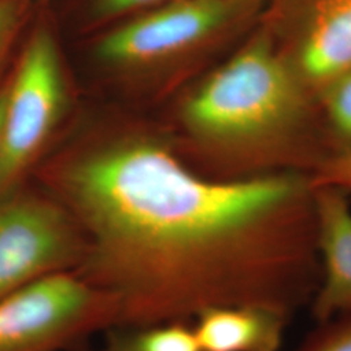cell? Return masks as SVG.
Returning <instances> with one entry per match:
<instances>
[{
  "instance_id": "cell-15",
  "label": "cell",
  "mask_w": 351,
  "mask_h": 351,
  "mask_svg": "<svg viewBox=\"0 0 351 351\" xmlns=\"http://www.w3.org/2000/svg\"><path fill=\"white\" fill-rule=\"evenodd\" d=\"M158 1L160 0H97L95 14L99 19H112L114 16L132 12Z\"/></svg>"
},
{
  "instance_id": "cell-8",
  "label": "cell",
  "mask_w": 351,
  "mask_h": 351,
  "mask_svg": "<svg viewBox=\"0 0 351 351\" xmlns=\"http://www.w3.org/2000/svg\"><path fill=\"white\" fill-rule=\"evenodd\" d=\"M314 206L322 280L308 307L319 324L351 313L349 193L336 186H314Z\"/></svg>"
},
{
  "instance_id": "cell-1",
  "label": "cell",
  "mask_w": 351,
  "mask_h": 351,
  "mask_svg": "<svg viewBox=\"0 0 351 351\" xmlns=\"http://www.w3.org/2000/svg\"><path fill=\"white\" fill-rule=\"evenodd\" d=\"M52 189L88 239L75 272L116 300V326L229 306L290 320L320 285L310 176L215 180L132 142L71 165Z\"/></svg>"
},
{
  "instance_id": "cell-13",
  "label": "cell",
  "mask_w": 351,
  "mask_h": 351,
  "mask_svg": "<svg viewBox=\"0 0 351 351\" xmlns=\"http://www.w3.org/2000/svg\"><path fill=\"white\" fill-rule=\"evenodd\" d=\"M313 186H336L351 191V152L339 151L311 175Z\"/></svg>"
},
{
  "instance_id": "cell-6",
  "label": "cell",
  "mask_w": 351,
  "mask_h": 351,
  "mask_svg": "<svg viewBox=\"0 0 351 351\" xmlns=\"http://www.w3.org/2000/svg\"><path fill=\"white\" fill-rule=\"evenodd\" d=\"M64 80L55 39L39 29L29 40L7 101L0 138V201L36 156L63 110Z\"/></svg>"
},
{
  "instance_id": "cell-9",
  "label": "cell",
  "mask_w": 351,
  "mask_h": 351,
  "mask_svg": "<svg viewBox=\"0 0 351 351\" xmlns=\"http://www.w3.org/2000/svg\"><path fill=\"white\" fill-rule=\"evenodd\" d=\"M289 319L252 306L210 308L193 320L202 351H278Z\"/></svg>"
},
{
  "instance_id": "cell-2",
  "label": "cell",
  "mask_w": 351,
  "mask_h": 351,
  "mask_svg": "<svg viewBox=\"0 0 351 351\" xmlns=\"http://www.w3.org/2000/svg\"><path fill=\"white\" fill-rule=\"evenodd\" d=\"M181 121L224 180L311 176L339 152L319 97L261 24L189 94Z\"/></svg>"
},
{
  "instance_id": "cell-14",
  "label": "cell",
  "mask_w": 351,
  "mask_h": 351,
  "mask_svg": "<svg viewBox=\"0 0 351 351\" xmlns=\"http://www.w3.org/2000/svg\"><path fill=\"white\" fill-rule=\"evenodd\" d=\"M20 0H0V53L8 45L21 17Z\"/></svg>"
},
{
  "instance_id": "cell-7",
  "label": "cell",
  "mask_w": 351,
  "mask_h": 351,
  "mask_svg": "<svg viewBox=\"0 0 351 351\" xmlns=\"http://www.w3.org/2000/svg\"><path fill=\"white\" fill-rule=\"evenodd\" d=\"M259 24L319 97L351 68V0H265Z\"/></svg>"
},
{
  "instance_id": "cell-17",
  "label": "cell",
  "mask_w": 351,
  "mask_h": 351,
  "mask_svg": "<svg viewBox=\"0 0 351 351\" xmlns=\"http://www.w3.org/2000/svg\"><path fill=\"white\" fill-rule=\"evenodd\" d=\"M72 351H98V350H93V349H90L86 346V343H84V345H81V346H78V348H75V350Z\"/></svg>"
},
{
  "instance_id": "cell-10",
  "label": "cell",
  "mask_w": 351,
  "mask_h": 351,
  "mask_svg": "<svg viewBox=\"0 0 351 351\" xmlns=\"http://www.w3.org/2000/svg\"><path fill=\"white\" fill-rule=\"evenodd\" d=\"M98 351H202L193 323L171 322L142 326H113Z\"/></svg>"
},
{
  "instance_id": "cell-4",
  "label": "cell",
  "mask_w": 351,
  "mask_h": 351,
  "mask_svg": "<svg viewBox=\"0 0 351 351\" xmlns=\"http://www.w3.org/2000/svg\"><path fill=\"white\" fill-rule=\"evenodd\" d=\"M86 250L82 228L55 195L0 201V298L39 278L75 271Z\"/></svg>"
},
{
  "instance_id": "cell-16",
  "label": "cell",
  "mask_w": 351,
  "mask_h": 351,
  "mask_svg": "<svg viewBox=\"0 0 351 351\" xmlns=\"http://www.w3.org/2000/svg\"><path fill=\"white\" fill-rule=\"evenodd\" d=\"M5 101H7V88L0 93V138H1V128H3V117L5 110Z\"/></svg>"
},
{
  "instance_id": "cell-12",
  "label": "cell",
  "mask_w": 351,
  "mask_h": 351,
  "mask_svg": "<svg viewBox=\"0 0 351 351\" xmlns=\"http://www.w3.org/2000/svg\"><path fill=\"white\" fill-rule=\"evenodd\" d=\"M295 351H351V313L319 323Z\"/></svg>"
},
{
  "instance_id": "cell-5",
  "label": "cell",
  "mask_w": 351,
  "mask_h": 351,
  "mask_svg": "<svg viewBox=\"0 0 351 351\" xmlns=\"http://www.w3.org/2000/svg\"><path fill=\"white\" fill-rule=\"evenodd\" d=\"M265 0H176L101 39L98 56L114 65H142L202 50L226 36Z\"/></svg>"
},
{
  "instance_id": "cell-11",
  "label": "cell",
  "mask_w": 351,
  "mask_h": 351,
  "mask_svg": "<svg viewBox=\"0 0 351 351\" xmlns=\"http://www.w3.org/2000/svg\"><path fill=\"white\" fill-rule=\"evenodd\" d=\"M319 101L339 152H351V68L322 90Z\"/></svg>"
},
{
  "instance_id": "cell-3",
  "label": "cell",
  "mask_w": 351,
  "mask_h": 351,
  "mask_svg": "<svg viewBox=\"0 0 351 351\" xmlns=\"http://www.w3.org/2000/svg\"><path fill=\"white\" fill-rule=\"evenodd\" d=\"M119 324V304L75 271L0 298V351H72Z\"/></svg>"
}]
</instances>
